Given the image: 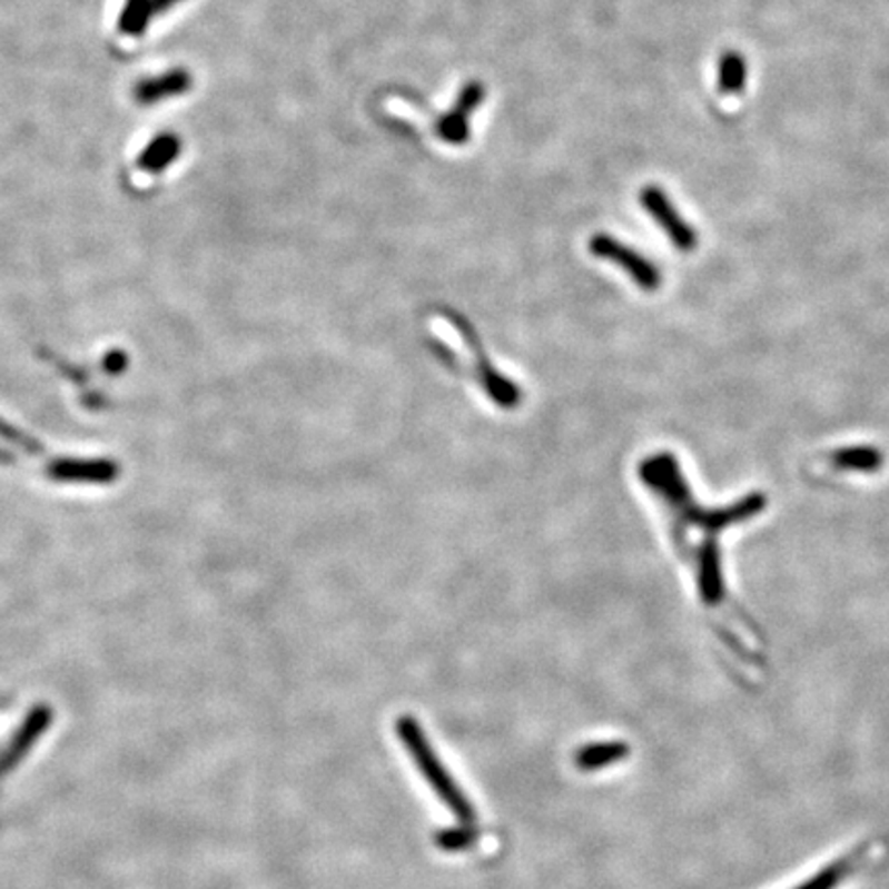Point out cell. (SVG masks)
<instances>
[{"instance_id":"cell-1","label":"cell","mask_w":889,"mask_h":889,"mask_svg":"<svg viewBox=\"0 0 889 889\" xmlns=\"http://www.w3.org/2000/svg\"><path fill=\"white\" fill-rule=\"evenodd\" d=\"M397 735L402 739L404 748L414 760V764L421 770V774L425 777L431 787L435 789L438 799L452 809L453 816L462 823H474L476 813L472 803L465 799L462 789L457 787V782L452 779L450 770L441 764L437 753L433 750V745L428 743L425 731L418 725V721L414 717H399L396 723Z\"/></svg>"},{"instance_id":"cell-2","label":"cell","mask_w":889,"mask_h":889,"mask_svg":"<svg viewBox=\"0 0 889 889\" xmlns=\"http://www.w3.org/2000/svg\"><path fill=\"white\" fill-rule=\"evenodd\" d=\"M443 317L450 319L453 328L457 329V334L464 338L467 344V350L472 353L474 358V367L478 371V382L484 387V392L493 399L494 404H498L501 408H515L521 402V389L513 382H508L505 375H501L498 371L494 369L488 360V356L482 348V340H480L478 332L474 326L465 319L464 315L455 314L452 309H445Z\"/></svg>"},{"instance_id":"cell-3","label":"cell","mask_w":889,"mask_h":889,"mask_svg":"<svg viewBox=\"0 0 889 889\" xmlns=\"http://www.w3.org/2000/svg\"><path fill=\"white\" fill-rule=\"evenodd\" d=\"M589 251L600 258V260L612 261L624 273H629L636 287L643 290H655L661 287V270L651 260H646L643 254L636 249L618 241L616 237L597 233L589 239Z\"/></svg>"},{"instance_id":"cell-4","label":"cell","mask_w":889,"mask_h":889,"mask_svg":"<svg viewBox=\"0 0 889 889\" xmlns=\"http://www.w3.org/2000/svg\"><path fill=\"white\" fill-rule=\"evenodd\" d=\"M639 200L644 206V210L651 215V219L658 223L663 233L670 237L671 244L680 251H694L698 246L697 229L688 225L680 210L671 203L670 196L663 192L659 186H646L639 194Z\"/></svg>"},{"instance_id":"cell-5","label":"cell","mask_w":889,"mask_h":889,"mask_svg":"<svg viewBox=\"0 0 889 889\" xmlns=\"http://www.w3.org/2000/svg\"><path fill=\"white\" fill-rule=\"evenodd\" d=\"M484 97H486V87L482 82H465L452 110L438 118L437 137L453 147L465 145L470 140V116L478 110Z\"/></svg>"},{"instance_id":"cell-6","label":"cell","mask_w":889,"mask_h":889,"mask_svg":"<svg viewBox=\"0 0 889 889\" xmlns=\"http://www.w3.org/2000/svg\"><path fill=\"white\" fill-rule=\"evenodd\" d=\"M641 478L653 486L655 491H661L663 496H668L675 505H690V491L685 486L684 478L680 474L678 462L671 457L670 453H661L651 460H646L641 465Z\"/></svg>"},{"instance_id":"cell-7","label":"cell","mask_w":889,"mask_h":889,"mask_svg":"<svg viewBox=\"0 0 889 889\" xmlns=\"http://www.w3.org/2000/svg\"><path fill=\"white\" fill-rule=\"evenodd\" d=\"M50 719H52V711L46 709V707H40V709H36L29 714L26 723L19 729V733L0 752V777L21 762V758L33 748V743L46 731Z\"/></svg>"},{"instance_id":"cell-8","label":"cell","mask_w":889,"mask_h":889,"mask_svg":"<svg viewBox=\"0 0 889 889\" xmlns=\"http://www.w3.org/2000/svg\"><path fill=\"white\" fill-rule=\"evenodd\" d=\"M764 506H767V496L762 493H753L748 498L739 501L735 505L727 506V508H719L712 513H690V520L707 530H723L731 523L750 520L753 515L762 513Z\"/></svg>"},{"instance_id":"cell-9","label":"cell","mask_w":889,"mask_h":889,"mask_svg":"<svg viewBox=\"0 0 889 889\" xmlns=\"http://www.w3.org/2000/svg\"><path fill=\"white\" fill-rule=\"evenodd\" d=\"M698 585L702 600L707 603H719L723 597V576H721V554L714 540H709L700 550V575Z\"/></svg>"},{"instance_id":"cell-10","label":"cell","mask_w":889,"mask_h":889,"mask_svg":"<svg viewBox=\"0 0 889 889\" xmlns=\"http://www.w3.org/2000/svg\"><path fill=\"white\" fill-rule=\"evenodd\" d=\"M629 753V743H624V741L589 743L575 753V767L583 772H595V770L622 762Z\"/></svg>"},{"instance_id":"cell-11","label":"cell","mask_w":889,"mask_h":889,"mask_svg":"<svg viewBox=\"0 0 889 889\" xmlns=\"http://www.w3.org/2000/svg\"><path fill=\"white\" fill-rule=\"evenodd\" d=\"M748 82V60L738 50H727L717 65V89L721 96L743 93Z\"/></svg>"},{"instance_id":"cell-12","label":"cell","mask_w":889,"mask_h":889,"mask_svg":"<svg viewBox=\"0 0 889 889\" xmlns=\"http://www.w3.org/2000/svg\"><path fill=\"white\" fill-rule=\"evenodd\" d=\"M832 465L838 470L876 472L883 465V455L873 447H850L832 453Z\"/></svg>"},{"instance_id":"cell-13","label":"cell","mask_w":889,"mask_h":889,"mask_svg":"<svg viewBox=\"0 0 889 889\" xmlns=\"http://www.w3.org/2000/svg\"><path fill=\"white\" fill-rule=\"evenodd\" d=\"M857 857L859 855H849V857H844L840 861L828 865L826 869H821L818 876L811 877L809 881L797 886L794 889H834L838 883H842L852 873V869L857 865Z\"/></svg>"},{"instance_id":"cell-14","label":"cell","mask_w":889,"mask_h":889,"mask_svg":"<svg viewBox=\"0 0 889 889\" xmlns=\"http://www.w3.org/2000/svg\"><path fill=\"white\" fill-rule=\"evenodd\" d=\"M476 838H478V832L472 828V823H464L460 828L438 832L435 844L445 852H462V850L470 849L476 842Z\"/></svg>"}]
</instances>
